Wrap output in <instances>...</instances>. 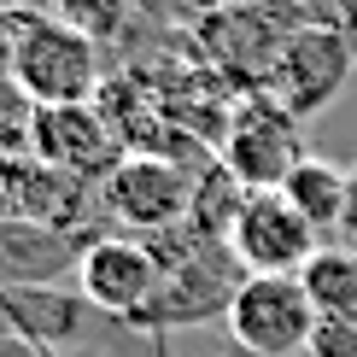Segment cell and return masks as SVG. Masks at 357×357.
I'll return each instance as SVG.
<instances>
[{
  "label": "cell",
  "instance_id": "cell-19",
  "mask_svg": "<svg viewBox=\"0 0 357 357\" xmlns=\"http://www.w3.org/2000/svg\"><path fill=\"white\" fill-rule=\"evenodd\" d=\"M305 357H357V317H317Z\"/></svg>",
  "mask_w": 357,
  "mask_h": 357
},
{
  "label": "cell",
  "instance_id": "cell-7",
  "mask_svg": "<svg viewBox=\"0 0 357 357\" xmlns=\"http://www.w3.org/2000/svg\"><path fill=\"white\" fill-rule=\"evenodd\" d=\"M199 59L217 70L234 94H264L270 88V70H275V53H281V29L264 18V6H217L211 18L199 24Z\"/></svg>",
  "mask_w": 357,
  "mask_h": 357
},
{
  "label": "cell",
  "instance_id": "cell-11",
  "mask_svg": "<svg viewBox=\"0 0 357 357\" xmlns=\"http://www.w3.org/2000/svg\"><path fill=\"white\" fill-rule=\"evenodd\" d=\"M82 252H70L65 229H41V222H0V293L6 287H53V275L65 264H77Z\"/></svg>",
  "mask_w": 357,
  "mask_h": 357
},
{
  "label": "cell",
  "instance_id": "cell-24",
  "mask_svg": "<svg viewBox=\"0 0 357 357\" xmlns=\"http://www.w3.org/2000/svg\"><path fill=\"white\" fill-rule=\"evenodd\" d=\"M222 6H252V0H222Z\"/></svg>",
  "mask_w": 357,
  "mask_h": 357
},
{
  "label": "cell",
  "instance_id": "cell-25",
  "mask_svg": "<svg viewBox=\"0 0 357 357\" xmlns=\"http://www.w3.org/2000/svg\"><path fill=\"white\" fill-rule=\"evenodd\" d=\"M351 182H357V176H351Z\"/></svg>",
  "mask_w": 357,
  "mask_h": 357
},
{
  "label": "cell",
  "instance_id": "cell-9",
  "mask_svg": "<svg viewBox=\"0 0 357 357\" xmlns=\"http://www.w3.org/2000/svg\"><path fill=\"white\" fill-rule=\"evenodd\" d=\"M29 153L47 158L53 170L77 176V182H88V188H100V176L123 158V141H117V129L106 123V112H100L94 100H82V106H41Z\"/></svg>",
  "mask_w": 357,
  "mask_h": 357
},
{
  "label": "cell",
  "instance_id": "cell-2",
  "mask_svg": "<svg viewBox=\"0 0 357 357\" xmlns=\"http://www.w3.org/2000/svg\"><path fill=\"white\" fill-rule=\"evenodd\" d=\"M199 170L182 165V158H165V153H123L106 176H100L94 205L112 222H123V234H165L176 222H188L193 176Z\"/></svg>",
  "mask_w": 357,
  "mask_h": 357
},
{
  "label": "cell",
  "instance_id": "cell-20",
  "mask_svg": "<svg viewBox=\"0 0 357 357\" xmlns=\"http://www.w3.org/2000/svg\"><path fill=\"white\" fill-rule=\"evenodd\" d=\"M18 24H24V6L0 12V82H12V65H18Z\"/></svg>",
  "mask_w": 357,
  "mask_h": 357
},
{
  "label": "cell",
  "instance_id": "cell-17",
  "mask_svg": "<svg viewBox=\"0 0 357 357\" xmlns=\"http://www.w3.org/2000/svg\"><path fill=\"white\" fill-rule=\"evenodd\" d=\"M53 12L70 29H82L88 41H123V29L135 24V0H53Z\"/></svg>",
  "mask_w": 357,
  "mask_h": 357
},
{
  "label": "cell",
  "instance_id": "cell-23",
  "mask_svg": "<svg viewBox=\"0 0 357 357\" xmlns=\"http://www.w3.org/2000/svg\"><path fill=\"white\" fill-rule=\"evenodd\" d=\"M12 6H36V12H41V0H12Z\"/></svg>",
  "mask_w": 357,
  "mask_h": 357
},
{
  "label": "cell",
  "instance_id": "cell-1",
  "mask_svg": "<svg viewBox=\"0 0 357 357\" xmlns=\"http://www.w3.org/2000/svg\"><path fill=\"white\" fill-rule=\"evenodd\" d=\"M12 82H18L36 106H82V100H100V88H106L100 41H88L82 29H70L59 12L24 6Z\"/></svg>",
  "mask_w": 357,
  "mask_h": 357
},
{
  "label": "cell",
  "instance_id": "cell-4",
  "mask_svg": "<svg viewBox=\"0 0 357 357\" xmlns=\"http://www.w3.org/2000/svg\"><path fill=\"white\" fill-rule=\"evenodd\" d=\"M222 322L234 346L252 357H299L317 334V305H310L305 275H241Z\"/></svg>",
  "mask_w": 357,
  "mask_h": 357
},
{
  "label": "cell",
  "instance_id": "cell-10",
  "mask_svg": "<svg viewBox=\"0 0 357 357\" xmlns=\"http://www.w3.org/2000/svg\"><path fill=\"white\" fill-rule=\"evenodd\" d=\"M88 199H94V188L77 182V176H65V170H53L47 158H36V153L0 158V205H6V217H18V222L70 229Z\"/></svg>",
  "mask_w": 357,
  "mask_h": 357
},
{
  "label": "cell",
  "instance_id": "cell-22",
  "mask_svg": "<svg viewBox=\"0 0 357 357\" xmlns=\"http://www.w3.org/2000/svg\"><path fill=\"white\" fill-rule=\"evenodd\" d=\"M340 234H346V246L357 252V182H351V211H346V229H340Z\"/></svg>",
  "mask_w": 357,
  "mask_h": 357
},
{
  "label": "cell",
  "instance_id": "cell-21",
  "mask_svg": "<svg viewBox=\"0 0 357 357\" xmlns=\"http://www.w3.org/2000/svg\"><path fill=\"white\" fill-rule=\"evenodd\" d=\"M0 357H53V351L36 346V340H24V334H6V328H0Z\"/></svg>",
  "mask_w": 357,
  "mask_h": 357
},
{
  "label": "cell",
  "instance_id": "cell-18",
  "mask_svg": "<svg viewBox=\"0 0 357 357\" xmlns=\"http://www.w3.org/2000/svg\"><path fill=\"white\" fill-rule=\"evenodd\" d=\"M36 100L24 94L18 82H0V158L12 153H29V141H36Z\"/></svg>",
  "mask_w": 357,
  "mask_h": 357
},
{
  "label": "cell",
  "instance_id": "cell-15",
  "mask_svg": "<svg viewBox=\"0 0 357 357\" xmlns=\"http://www.w3.org/2000/svg\"><path fill=\"white\" fill-rule=\"evenodd\" d=\"M317 317H357V252L351 246H322L305 270Z\"/></svg>",
  "mask_w": 357,
  "mask_h": 357
},
{
  "label": "cell",
  "instance_id": "cell-6",
  "mask_svg": "<svg viewBox=\"0 0 357 357\" xmlns=\"http://www.w3.org/2000/svg\"><path fill=\"white\" fill-rule=\"evenodd\" d=\"M229 252L246 275H305L310 258L322 252V234L287 205V193L270 188L246 199V211L229 234Z\"/></svg>",
  "mask_w": 357,
  "mask_h": 357
},
{
  "label": "cell",
  "instance_id": "cell-14",
  "mask_svg": "<svg viewBox=\"0 0 357 357\" xmlns=\"http://www.w3.org/2000/svg\"><path fill=\"white\" fill-rule=\"evenodd\" d=\"M246 199L252 193L234 182L222 165H205L199 176H193V205H188V229L199 234V241H211V246H229V234H234V222H241L246 211Z\"/></svg>",
  "mask_w": 357,
  "mask_h": 357
},
{
  "label": "cell",
  "instance_id": "cell-12",
  "mask_svg": "<svg viewBox=\"0 0 357 357\" xmlns=\"http://www.w3.org/2000/svg\"><path fill=\"white\" fill-rule=\"evenodd\" d=\"M88 299H70V293L59 287H6L0 293V322H6V334H24L36 340V346H65L70 334H77Z\"/></svg>",
  "mask_w": 357,
  "mask_h": 357
},
{
  "label": "cell",
  "instance_id": "cell-16",
  "mask_svg": "<svg viewBox=\"0 0 357 357\" xmlns=\"http://www.w3.org/2000/svg\"><path fill=\"white\" fill-rule=\"evenodd\" d=\"M264 18H270L281 36H299V29H334V36H351L357 29V0H258Z\"/></svg>",
  "mask_w": 357,
  "mask_h": 357
},
{
  "label": "cell",
  "instance_id": "cell-3",
  "mask_svg": "<svg viewBox=\"0 0 357 357\" xmlns=\"http://www.w3.org/2000/svg\"><path fill=\"white\" fill-rule=\"evenodd\" d=\"M305 158L299 141V117L281 106L275 94H241L234 100V117L217 141V165L234 176L246 193H270L281 188Z\"/></svg>",
  "mask_w": 357,
  "mask_h": 357
},
{
  "label": "cell",
  "instance_id": "cell-13",
  "mask_svg": "<svg viewBox=\"0 0 357 357\" xmlns=\"http://www.w3.org/2000/svg\"><path fill=\"white\" fill-rule=\"evenodd\" d=\"M281 193H287V205L299 211L317 234H328V229H346V211H351V176L328 165V158H299V170L281 182Z\"/></svg>",
  "mask_w": 357,
  "mask_h": 357
},
{
  "label": "cell",
  "instance_id": "cell-5",
  "mask_svg": "<svg viewBox=\"0 0 357 357\" xmlns=\"http://www.w3.org/2000/svg\"><path fill=\"white\" fill-rule=\"evenodd\" d=\"M158 252L146 234H94L77 258V293L88 299V310H106V317L135 322L146 299L158 293Z\"/></svg>",
  "mask_w": 357,
  "mask_h": 357
},
{
  "label": "cell",
  "instance_id": "cell-8",
  "mask_svg": "<svg viewBox=\"0 0 357 357\" xmlns=\"http://www.w3.org/2000/svg\"><path fill=\"white\" fill-rule=\"evenodd\" d=\"M351 82V36H334V29H299V36L281 41L270 88L293 117H317L322 106H334V94Z\"/></svg>",
  "mask_w": 357,
  "mask_h": 357
}]
</instances>
